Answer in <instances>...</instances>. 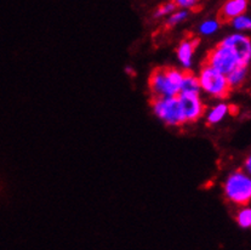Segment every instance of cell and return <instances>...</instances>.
I'll return each instance as SVG.
<instances>
[{"mask_svg":"<svg viewBox=\"0 0 251 250\" xmlns=\"http://www.w3.org/2000/svg\"><path fill=\"white\" fill-rule=\"evenodd\" d=\"M226 198L237 205H247L251 200V176L247 172L232 173L224 183Z\"/></svg>","mask_w":251,"mask_h":250,"instance_id":"obj_1","label":"cell"},{"mask_svg":"<svg viewBox=\"0 0 251 250\" xmlns=\"http://www.w3.org/2000/svg\"><path fill=\"white\" fill-rule=\"evenodd\" d=\"M201 90L215 99L226 98L230 91V86L227 80V76L224 73L219 72L211 66L204 65L198 75Z\"/></svg>","mask_w":251,"mask_h":250,"instance_id":"obj_2","label":"cell"},{"mask_svg":"<svg viewBox=\"0 0 251 250\" xmlns=\"http://www.w3.org/2000/svg\"><path fill=\"white\" fill-rule=\"evenodd\" d=\"M152 108L155 116L170 126H180L186 124V118L178 96L153 99Z\"/></svg>","mask_w":251,"mask_h":250,"instance_id":"obj_3","label":"cell"},{"mask_svg":"<svg viewBox=\"0 0 251 250\" xmlns=\"http://www.w3.org/2000/svg\"><path fill=\"white\" fill-rule=\"evenodd\" d=\"M205 65L211 66L212 68L217 70L224 75H228L232 70L240 65L239 57L232 48L227 47L220 43L215 49H212L207 53Z\"/></svg>","mask_w":251,"mask_h":250,"instance_id":"obj_4","label":"cell"},{"mask_svg":"<svg viewBox=\"0 0 251 250\" xmlns=\"http://www.w3.org/2000/svg\"><path fill=\"white\" fill-rule=\"evenodd\" d=\"M150 90L153 99L171 98L180 94V86L171 80L166 68H157L150 76Z\"/></svg>","mask_w":251,"mask_h":250,"instance_id":"obj_5","label":"cell"},{"mask_svg":"<svg viewBox=\"0 0 251 250\" xmlns=\"http://www.w3.org/2000/svg\"><path fill=\"white\" fill-rule=\"evenodd\" d=\"M178 100L182 106V111L186 118V123L197 122L205 112L203 101H201L199 93H183L178 94Z\"/></svg>","mask_w":251,"mask_h":250,"instance_id":"obj_6","label":"cell"},{"mask_svg":"<svg viewBox=\"0 0 251 250\" xmlns=\"http://www.w3.org/2000/svg\"><path fill=\"white\" fill-rule=\"evenodd\" d=\"M221 44L232 48L239 57L240 65L248 66L251 61V40L242 33H234L225 38Z\"/></svg>","mask_w":251,"mask_h":250,"instance_id":"obj_7","label":"cell"},{"mask_svg":"<svg viewBox=\"0 0 251 250\" xmlns=\"http://www.w3.org/2000/svg\"><path fill=\"white\" fill-rule=\"evenodd\" d=\"M248 9V0H227L219 15V21L228 22L234 17L245 14Z\"/></svg>","mask_w":251,"mask_h":250,"instance_id":"obj_8","label":"cell"},{"mask_svg":"<svg viewBox=\"0 0 251 250\" xmlns=\"http://www.w3.org/2000/svg\"><path fill=\"white\" fill-rule=\"evenodd\" d=\"M199 40L198 39H184L181 42V44L177 48V58L180 61L181 66L184 70H189L192 66V61H193L194 50L198 47Z\"/></svg>","mask_w":251,"mask_h":250,"instance_id":"obj_9","label":"cell"},{"mask_svg":"<svg viewBox=\"0 0 251 250\" xmlns=\"http://www.w3.org/2000/svg\"><path fill=\"white\" fill-rule=\"evenodd\" d=\"M229 106L226 103H219L212 107L206 116V121L209 124H217L221 121H224L225 117L228 114Z\"/></svg>","mask_w":251,"mask_h":250,"instance_id":"obj_10","label":"cell"},{"mask_svg":"<svg viewBox=\"0 0 251 250\" xmlns=\"http://www.w3.org/2000/svg\"><path fill=\"white\" fill-rule=\"evenodd\" d=\"M248 73V66H238L234 70H232L228 75H226L227 80H228V84L230 88H237L239 86L243 81L247 78Z\"/></svg>","mask_w":251,"mask_h":250,"instance_id":"obj_11","label":"cell"},{"mask_svg":"<svg viewBox=\"0 0 251 250\" xmlns=\"http://www.w3.org/2000/svg\"><path fill=\"white\" fill-rule=\"evenodd\" d=\"M181 91H183V93H201L198 76L192 75V73L184 72L180 93Z\"/></svg>","mask_w":251,"mask_h":250,"instance_id":"obj_12","label":"cell"},{"mask_svg":"<svg viewBox=\"0 0 251 250\" xmlns=\"http://www.w3.org/2000/svg\"><path fill=\"white\" fill-rule=\"evenodd\" d=\"M237 223L242 228H250L251 227V208L244 206L237 214Z\"/></svg>","mask_w":251,"mask_h":250,"instance_id":"obj_13","label":"cell"},{"mask_svg":"<svg viewBox=\"0 0 251 250\" xmlns=\"http://www.w3.org/2000/svg\"><path fill=\"white\" fill-rule=\"evenodd\" d=\"M220 28L219 20H205L199 25V33L203 35H211L216 33Z\"/></svg>","mask_w":251,"mask_h":250,"instance_id":"obj_14","label":"cell"},{"mask_svg":"<svg viewBox=\"0 0 251 250\" xmlns=\"http://www.w3.org/2000/svg\"><path fill=\"white\" fill-rule=\"evenodd\" d=\"M232 25L237 30H251V17L245 14L239 15L232 20Z\"/></svg>","mask_w":251,"mask_h":250,"instance_id":"obj_15","label":"cell"},{"mask_svg":"<svg viewBox=\"0 0 251 250\" xmlns=\"http://www.w3.org/2000/svg\"><path fill=\"white\" fill-rule=\"evenodd\" d=\"M187 17H188V12H187V10L181 9L178 10V11H176L175 10V11L171 12L170 16H169L168 21H166V25H168V27H174V25L183 22Z\"/></svg>","mask_w":251,"mask_h":250,"instance_id":"obj_16","label":"cell"},{"mask_svg":"<svg viewBox=\"0 0 251 250\" xmlns=\"http://www.w3.org/2000/svg\"><path fill=\"white\" fill-rule=\"evenodd\" d=\"M176 4L174 1H169V2H165V4H163L161 6H159V9L155 11L154 14V17H157V19H159V17H164V16H168V15H170L171 12H174L176 10Z\"/></svg>","mask_w":251,"mask_h":250,"instance_id":"obj_17","label":"cell"},{"mask_svg":"<svg viewBox=\"0 0 251 250\" xmlns=\"http://www.w3.org/2000/svg\"><path fill=\"white\" fill-rule=\"evenodd\" d=\"M199 0H175V4L176 6L180 7V9H192V7L196 6L197 4H198Z\"/></svg>","mask_w":251,"mask_h":250,"instance_id":"obj_18","label":"cell"},{"mask_svg":"<svg viewBox=\"0 0 251 250\" xmlns=\"http://www.w3.org/2000/svg\"><path fill=\"white\" fill-rule=\"evenodd\" d=\"M245 172L251 176V155L248 158L247 162H245Z\"/></svg>","mask_w":251,"mask_h":250,"instance_id":"obj_19","label":"cell"}]
</instances>
